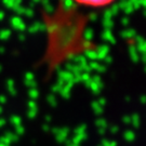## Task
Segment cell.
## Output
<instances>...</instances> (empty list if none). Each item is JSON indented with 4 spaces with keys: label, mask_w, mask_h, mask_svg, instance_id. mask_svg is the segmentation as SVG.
I'll use <instances>...</instances> for the list:
<instances>
[{
    "label": "cell",
    "mask_w": 146,
    "mask_h": 146,
    "mask_svg": "<svg viewBox=\"0 0 146 146\" xmlns=\"http://www.w3.org/2000/svg\"><path fill=\"white\" fill-rule=\"evenodd\" d=\"M79 5L89 7V8H104L114 3L116 0H73Z\"/></svg>",
    "instance_id": "6da1fadb"
}]
</instances>
